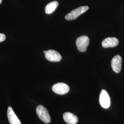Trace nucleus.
<instances>
[{"label": "nucleus", "instance_id": "obj_5", "mask_svg": "<svg viewBox=\"0 0 124 124\" xmlns=\"http://www.w3.org/2000/svg\"><path fill=\"white\" fill-rule=\"evenodd\" d=\"M53 92L59 95H64L70 91L69 86L64 83H58L52 87Z\"/></svg>", "mask_w": 124, "mask_h": 124}, {"label": "nucleus", "instance_id": "obj_9", "mask_svg": "<svg viewBox=\"0 0 124 124\" xmlns=\"http://www.w3.org/2000/svg\"><path fill=\"white\" fill-rule=\"evenodd\" d=\"M8 117L10 124H22L20 121L18 119L11 107L8 108Z\"/></svg>", "mask_w": 124, "mask_h": 124}, {"label": "nucleus", "instance_id": "obj_3", "mask_svg": "<svg viewBox=\"0 0 124 124\" xmlns=\"http://www.w3.org/2000/svg\"><path fill=\"white\" fill-rule=\"evenodd\" d=\"M89 38L86 36H80L76 41V45L78 50L81 52H85L89 44Z\"/></svg>", "mask_w": 124, "mask_h": 124}, {"label": "nucleus", "instance_id": "obj_6", "mask_svg": "<svg viewBox=\"0 0 124 124\" xmlns=\"http://www.w3.org/2000/svg\"><path fill=\"white\" fill-rule=\"evenodd\" d=\"M45 54L46 59L51 62H59L62 59V56L60 53L54 50L46 51Z\"/></svg>", "mask_w": 124, "mask_h": 124}, {"label": "nucleus", "instance_id": "obj_7", "mask_svg": "<svg viewBox=\"0 0 124 124\" xmlns=\"http://www.w3.org/2000/svg\"><path fill=\"white\" fill-rule=\"evenodd\" d=\"M111 67L113 71L116 73H119L121 69L122 58L119 55L115 56L112 58L111 62Z\"/></svg>", "mask_w": 124, "mask_h": 124}, {"label": "nucleus", "instance_id": "obj_10", "mask_svg": "<svg viewBox=\"0 0 124 124\" xmlns=\"http://www.w3.org/2000/svg\"><path fill=\"white\" fill-rule=\"evenodd\" d=\"M63 120L68 124H76L78 122V117L70 112H65L63 115Z\"/></svg>", "mask_w": 124, "mask_h": 124}, {"label": "nucleus", "instance_id": "obj_13", "mask_svg": "<svg viewBox=\"0 0 124 124\" xmlns=\"http://www.w3.org/2000/svg\"><path fill=\"white\" fill-rule=\"evenodd\" d=\"M2 1V0H0V4H1V3Z\"/></svg>", "mask_w": 124, "mask_h": 124}, {"label": "nucleus", "instance_id": "obj_12", "mask_svg": "<svg viewBox=\"0 0 124 124\" xmlns=\"http://www.w3.org/2000/svg\"><path fill=\"white\" fill-rule=\"evenodd\" d=\"M6 39V36L4 34L0 33V42L4 41Z\"/></svg>", "mask_w": 124, "mask_h": 124}, {"label": "nucleus", "instance_id": "obj_2", "mask_svg": "<svg viewBox=\"0 0 124 124\" xmlns=\"http://www.w3.org/2000/svg\"><path fill=\"white\" fill-rule=\"evenodd\" d=\"M89 9L88 6H81L73 10L71 12L67 14L65 18L67 20H72L78 18L80 15L85 13Z\"/></svg>", "mask_w": 124, "mask_h": 124}, {"label": "nucleus", "instance_id": "obj_8", "mask_svg": "<svg viewBox=\"0 0 124 124\" xmlns=\"http://www.w3.org/2000/svg\"><path fill=\"white\" fill-rule=\"evenodd\" d=\"M119 40L115 37H107L102 41V46L104 48L114 47L119 44Z\"/></svg>", "mask_w": 124, "mask_h": 124}, {"label": "nucleus", "instance_id": "obj_11", "mask_svg": "<svg viewBox=\"0 0 124 124\" xmlns=\"http://www.w3.org/2000/svg\"><path fill=\"white\" fill-rule=\"evenodd\" d=\"M58 5V3L57 1H53L47 5L45 8V12L46 14H51L56 9Z\"/></svg>", "mask_w": 124, "mask_h": 124}, {"label": "nucleus", "instance_id": "obj_4", "mask_svg": "<svg viewBox=\"0 0 124 124\" xmlns=\"http://www.w3.org/2000/svg\"><path fill=\"white\" fill-rule=\"evenodd\" d=\"M99 102L104 108H108L110 105V97L105 90H102L99 95Z\"/></svg>", "mask_w": 124, "mask_h": 124}, {"label": "nucleus", "instance_id": "obj_14", "mask_svg": "<svg viewBox=\"0 0 124 124\" xmlns=\"http://www.w3.org/2000/svg\"><path fill=\"white\" fill-rule=\"evenodd\" d=\"M46 51H44V52H43V53H46Z\"/></svg>", "mask_w": 124, "mask_h": 124}, {"label": "nucleus", "instance_id": "obj_1", "mask_svg": "<svg viewBox=\"0 0 124 124\" xmlns=\"http://www.w3.org/2000/svg\"><path fill=\"white\" fill-rule=\"evenodd\" d=\"M36 114L39 118L45 123L48 124L51 121V117L47 110L42 105H39L36 109Z\"/></svg>", "mask_w": 124, "mask_h": 124}]
</instances>
